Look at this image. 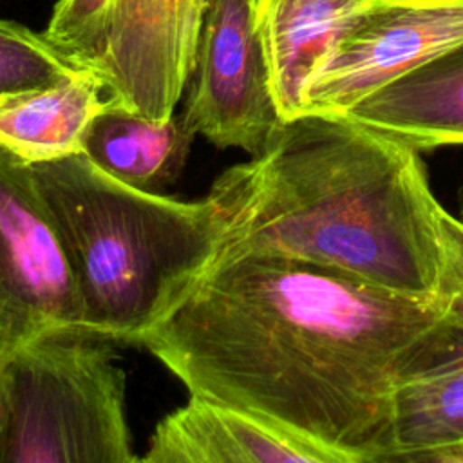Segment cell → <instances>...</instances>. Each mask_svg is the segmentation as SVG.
<instances>
[{
	"label": "cell",
	"mask_w": 463,
	"mask_h": 463,
	"mask_svg": "<svg viewBox=\"0 0 463 463\" xmlns=\"http://www.w3.org/2000/svg\"><path fill=\"white\" fill-rule=\"evenodd\" d=\"M112 340L61 327L0 353V463H134Z\"/></svg>",
	"instance_id": "cell-4"
},
{
	"label": "cell",
	"mask_w": 463,
	"mask_h": 463,
	"mask_svg": "<svg viewBox=\"0 0 463 463\" xmlns=\"http://www.w3.org/2000/svg\"><path fill=\"white\" fill-rule=\"evenodd\" d=\"M335 116L418 152L463 145V49L389 81Z\"/></svg>",
	"instance_id": "cell-11"
},
{
	"label": "cell",
	"mask_w": 463,
	"mask_h": 463,
	"mask_svg": "<svg viewBox=\"0 0 463 463\" xmlns=\"http://www.w3.org/2000/svg\"><path fill=\"white\" fill-rule=\"evenodd\" d=\"M259 2H260V0H255V5H257V4H259Z\"/></svg>",
	"instance_id": "cell-18"
},
{
	"label": "cell",
	"mask_w": 463,
	"mask_h": 463,
	"mask_svg": "<svg viewBox=\"0 0 463 463\" xmlns=\"http://www.w3.org/2000/svg\"><path fill=\"white\" fill-rule=\"evenodd\" d=\"M31 170L67 248L83 327L112 342L141 344L222 250L224 226L208 197L132 188L85 154Z\"/></svg>",
	"instance_id": "cell-3"
},
{
	"label": "cell",
	"mask_w": 463,
	"mask_h": 463,
	"mask_svg": "<svg viewBox=\"0 0 463 463\" xmlns=\"http://www.w3.org/2000/svg\"><path fill=\"white\" fill-rule=\"evenodd\" d=\"M206 197L224 226L217 259L288 257L398 295L443 298L441 204L420 152L344 116L284 121Z\"/></svg>",
	"instance_id": "cell-2"
},
{
	"label": "cell",
	"mask_w": 463,
	"mask_h": 463,
	"mask_svg": "<svg viewBox=\"0 0 463 463\" xmlns=\"http://www.w3.org/2000/svg\"><path fill=\"white\" fill-rule=\"evenodd\" d=\"M441 242V297L450 298L463 309V221L450 215L443 206L438 213Z\"/></svg>",
	"instance_id": "cell-16"
},
{
	"label": "cell",
	"mask_w": 463,
	"mask_h": 463,
	"mask_svg": "<svg viewBox=\"0 0 463 463\" xmlns=\"http://www.w3.org/2000/svg\"><path fill=\"white\" fill-rule=\"evenodd\" d=\"M146 463H333L320 449L235 407L190 396L150 436Z\"/></svg>",
	"instance_id": "cell-10"
},
{
	"label": "cell",
	"mask_w": 463,
	"mask_h": 463,
	"mask_svg": "<svg viewBox=\"0 0 463 463\" xmlns=\"http://www.w3.org/2000/svg\"><path fill=\"white\" fill-rule=\"evenodd\" d=\"M392 443V461L429 463H445L463 445V309L456 304L396 385Z\"/></svg>",
	"instance_id": "cell-9"
},
{
	"label": "cell",
	"mask_w": 463,
	"mask_h": 463,
	"mask_svg": "<svg viewBox=\"0 0 463 463\" xmlns=\"http://www.w3.org/2000/svg\"><path fill=\"white\" fill-rule=\"evenodd\" d=\"M107 105L103 85L87 72L7 96L0 99V146L27 165L83 154L89 127Z\"/></svg>",
	"instance_id": "cell-13"
},
{
	"label": "cell",
	"mask_w": 463,
	"mask_h": 463,
	"mask_svg": "<svg viewBox=\"0 0 463 463\" xmlns=\"http://www.w3.org/2000/svg\"><path fill=\"white\" fill-rule=\"evenodd\" d=\"M80 72L45 34L0 20V99L56 85Z\"/></svg>",
	"instance_id": "cell-15"
},
{
	"label": "cell",
	"mask_w": 463,
	"mask_h": 463,
	"mask_svg": "<svg viewBox=\"0 0 463 463\" xmlns=\"http://www.w3.org/2000/svg\"><path fill=\"white\" fill-rule=\"evenodd\" d=\"M445 463H463V445H459L456 450H452Z\"/></svg>",
	"instance_id": "cell-17"
},
{
	"label": "cell",
	"mask_w": 463,
	"mask_h": 463,
	"mask_svg": "<svg viewBox=\"0 0 463 463\" xmlns=\"http://www.w3.org/2000/svg\"><path fill=\"white\" fill-rule=\"evenodd\" d=\"M183 119L219 148L259 156L284 123L255 0H212L204 16Z\"/></svg>",
	"instance_id": "cell-7"
},
{
	"label": "cell",
	"mask_w": 463,
	"mask_h": 463,
	"mask_svg": "<svg viewBox=\"0 0 463 463\" xmlns=\"http://www.w3.org/2000/svg\"><path fill=\"white\" fill-rule=\"evenodd\" d=\"M463 49V0H383L313 72L302 114H342L389 81Z\"/></svg>",
	"instance_id": "cell-8"
},
{
	"label": "cell",
	"mask_w": 463,
	"mask_h": 463,
	"mask_svg": "<svg viewBox=\"0 0 463 463\" xmlns=\"http://www.w3.org/2000/svg\"><path fill=\"white\" fill-rule=\"evenodd\" d=\"M309 262L217 259L141 342L190 396L250 412L333 463L392 461L402 374L450 318Z\"/></svg>",
	"instance_id": "cell-1"
},
{
	"label": "cell",
	"mask_w": 463,
	"mask_h": 463,
	"mask_svg": "<svg viewBox=\"0 0 463 463\" xmlns=\"http://www.w3.org/2000/svg\"><path fill=\"white\" fill-rule=\"evenodd\" d=\"M195 132L177 116L156 121L109 98L89 127L83 154L114 179L150 194L174 184L186 163Z\"/></svg>",
	"instance_id": "cell-14"
},
{
	"label": "cell",
	"mask_w": 463,
	"mask_h": 463,
	"mask_svg": "<svg viewBox=\"0 0 463 463\" xmlns=\"http://www.w3.org/2000/svg\"><path fill=\"white\" fill-rule=\"evenodd\" d=\"M212 0H60L47 40L119 107L165 121L195 69Z\"/></svg>",
	"instance_id": "cell-5"
},
{
	"label": "cell",
	"mask_w": 463,
	"mask_h": 463,
	"mask_svg": "<svg viewBox=\"0 0 463 463\" xmlns=\"http://www.w3.org/2000/svg\"><path fill=\"white\" fill-rule=\"evenodd\" d=\"M83 327L80 286L31 165L0 146V353Z\"/></svg>",
	"instance_id": "cell-6"
},
{
	"label": "cell",
	"mask_w": 463,
	"mask_h": 463,
	"mask_svg": "<svg viewBox=\"0 0 463 463\" xmlns=\"http://www.w3.org/2000/svg\"><path fill=\"white\" fill-rule=\"evenodd\" d=\"M383 0H260L257 22L284 121L304 112V92L336 40Z\"/></svg>",
	"instance_id": "cell-12"
}]
</instances>
